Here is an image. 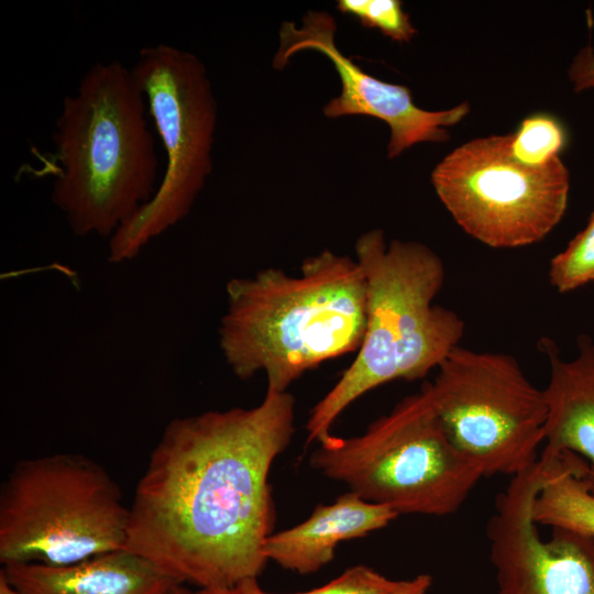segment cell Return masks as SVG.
I'll use <instances>...</instances> for the list:
<instances>
[{"label":"cell","mask_w":594,"mask_h":594,"mask_svg":"<svg viewBox=\"0 0 594 594\" xmlns=\"http://www.w3.org/2000/svg\"><path fill=\"white\" fill-rule=\"evenodd\" d=\"M336 30L333 16L326 12H309L299 28L284 22L273 65L280 69L294 54L305 50L326 55L341 79V92L324 106L323 114L330 119L364 114L385 121L391 129L388 157H396L419 142L447 141L446 128L459 123L469 113L468 102L442 111L417 107L406 86L380 80L345 56L336 45Z\"/></svg>","instance_id":"obj_11"},{"label":"cell","mask_w":594,"mask_h":594,"mask_svg":"<svg viewBox=\"0 0 594 594\" xmlns=\"http://www.w3.org/2000/svg\"><path fill=\"white\" fill-rule=\"evenodd\" d=\"M431 182L455 222L497 249L541 241L563 218L570 190L560 157L527 166L512 153V133L454 148L432 170Z\"/></svg>","instance_id":"obj_9"},{"label":"cell","mask_w":594,"mask_h":594,"mask_svg":"<svg viewBox=\"0 0 594 594\" xmlns=\"http://www.w3.org/2000/svg\"><path fill=\"white\" fill-rule=\"evenodd\" d=\"M166 154L153 198L109 240V261L136 256L190 211L211 170L217 102L207 70L193 53L158 43L140 50L132 67Z\"/></svg>","instance_id":"obj_7"},{"label":"cell","mask_w":594,"mask_h":594,"mask_svg":"<svg viewBox=\"0 0 594 594\" xmlns=\"http://www.w3.org/2000/svg\"><path fill=\"white\" fill-rule=\"evenodd\" d=\"M170 594H197V591L189 590L185 584H176Z\"/></svg>","instance_id":"obj_24"},{"label":"cell","mask_w":594,"mask_h":594,"mask_svg":"<svg viewBox=\"0 0 594 594\" xmlns=\"http://www.w3.org/2000/svg\"><path fill=\"white\" fill-rule=\"evenodd\" d=\"M337 8L396 42H409L417 33L398 0H340Z\"/></svg>","instance_id":"obj_18"},{"label":"cell","mask_w":594,"mask_h":594,"mask_svg":"<svg viewBox=\"0 0 594 594\" xmlns=\"http://www.w3.org/2000/svg\"><path fill=\"white\" fill-rule=\"evenodd\" d=\"M539 457L547 471L532 503L535 522L594 537V492L584 461L569 452Z\"/></svg>","instance_id":"obj_15"},{"label":"cell","mask_w":594,"mask_h":594,"mask_svg":"<svg viewBox=\"0 0 594 594\" xmlns=\"http://www.w3.org/2000/svg\"><path fill=\"white\" fill-rule=\"evenodd\" d=\"M294 420V396L272 391L252 408L170 420L136 484L124 549L198 590L257 578L275 520L270 471Z\"/></svg>","instance_id":"obj_1"},{"label":"cell","mask_w":594,"mask_h":594,"mask_svg":"<svg viewBox=\"0 0 594 594\" xmlns=\"http://www.w3.org/2000/svg\"><path fill=\"white\" fill-rule=\"evenodd\" d=\"M549 279L561 294L594 282V211L585 228L551 260Z\"/></svg>","instance_id":"obj_17"},{"label":"cell","mask_w":594,"mask_h":594,"mask_svg":"<svg viewBox=\"0 0 594 594\" xmlns=\"http://www.w3.org/2000/svg\"><path fill=\"white\" fill-rule=\"evenodd\" d=\"M432 584L428 574H419L413 579L402 580L399 586L391 594H426Z\"/></svg>","instance_id":"obj_22"},{"label":"cell","mask_w":594,"mask_h":594,"mask_svg":"<svg viewBox=\"0 0 594 594\" xmlns=\"http://www.w3.org/2000/svg\"><path fill=\"white\" fill-rule=\"evenodd\" d=\"M219 328L227 364L240 380L257 372L287 392L321 363L359 350L366 327V279L356 260L324 250L298 276L268 267L227 284Z\"/></svg>","instance_id":"obj_2"},{"label":"cell","mask_w":594,"mask_h":594,"mask_svg":"<svg viewBox=\"0 0 594 594\" xmlns=\"http://www.w3.org/2000/svg\"><path fill=\"white\" fill-rule=\"evenodd\" d=\"M546 471L539 458L495 499L486 536L496 594H594V537L551 528L542 540L534 520Z\"/></svg>","instance_id":"obj_10"},{"label":"cell","mask_w":594,"mask_h":594,"mask_svg":"<svg viewBox=\"0 0 594 594\" xmlns=\"http://www.w3.org/2000/svg\"><path fill=\"white\" fill-rule=\"evenodd\" d=\"M398 515L364 501L353 492L332 504L318 505L302 522L272 534L264 542L265 558L299 574L315 573L333 560L341 541L362 538L386 527Z\"/></svg>","instance_id":"obj_14"},{"label":"cell","mask_w":594,"mask_h":594,"mask_svg":"<svg viewBox=\"0 0 594 594\" xmlns=\"http://www.w3.org/2000/svg\"><path fill=\"white\" fill-rule=\"evenodd\" d=\"M429 391L451 441L484 476H515L539 459L548 408L543 389L514 356L454 346Z\"/></svg>","instance_id":"obj_8"},{"label":"cell","mask_w":594,"mask_h":594,"mask_svg":"<svg viewBox=\"0 0 594 594\" xmlns=\"http://www.w3.org/2000/svg\"><path fill=\"white\" fill-rule=\"evenodd\" d=\"M197 594H266V592L260 586L257 578H250L227 587L200 588L197 590Z\"/></svg>","instance_id":"obj_21"},{"label":"cell","mask_w":594,"mask_h":594,"mask_svg":"<svg viewBox=\"0 0 594 594\" xmlns=\"http://www.w3.org/2000/svg\"><path fill=\"white\" fill-rule=\"evenodd\" d=\"M400 582L402 580L388 579L370 566L359 564L346 569L320 587L288 594H391Z\"/></svg>","instance_id":"obj_19"},{"label":"cell","mask_w":594,"mask_h":594,"mask_svg":"<svg viewBox=\"0 0 594 594\" xmlns=\"http://www.w3.org/2000/svg\"><path fill=\"white\" fill-rule=\"evenodd\" d=\"M576 343L578 354L571 361L560 358L551 339L538 343L550 366L543 389L548 415L540 454L553 458L569 452L582 459L594 492V340L581 334Z\"/></svg>","instance_id":"obj_12"},{"label":"cell","mask_w":594,"mask_h":594,"mask_svg":"<svg viewBox=\"0 0 594 594\" xmlns=\"http://www.w3.org/2000/svg\"><path fill=\"white\" fill-rule=\"evenodd\" d=\"M355 256L366 279L364 338L354 361L311 409L307 443L327 442L338 417L367 392L395 380L425 377L464 332V321L454 311L433 305L444 266L429 246L387 243L375 229L358 239Z\"/></svg>","instance_id":"obj_4"},{"label":"cell","mask_w":594,"mask_h":594,"mask_svg":"<svg viewBox=\"0 0 594 594\" xmlns=\"http://www.w3.org/2000/svg\"><path fill=\"white\" fill-rule=\"evenodd\" d=\"M0 594H21L16 588H14L6 576L0 572Z\"/></svg>","instance_id":"obj_23"},{"label":"cell","mask_w":594,"mask_h":594,"mask_svg":"<svg viewBox=\"0 0 594 594\" xmlns=\"http://www.w3.org/2000/svg\"><path fill=\"white\" fill-rule=\"evenodd\" d=\"M129 507L84 454L18 461L0 488V562L66 566L125 548Z\"/></svg>","instance_id":"obj_6"},{"label":"cell","mask_w":594,"mask_h":594,"mask_svg":"<svg viewBox=\"0 0 594 594\" xmlns=\"http://www.w3.org/2000/svg\"><path fill=\"white\" fill-rule=\"evenodd\" d=\"M565 144V129L558 119L547 113L527 117L512 133V153L527 166H543L560 157Z\"/></svg>","instance_id":"obj_16"},{"label":"cell","mask_w":594,"mask_h":594,"mask_svg":"<svg viewBox=\"0 0 594 594\" xmlns=\"http://www.w3.org/2000/svg\"><path fill=\"white\" fill-rule=\"evenodd\" d=\"M568 75L575 92L594 89V50L590 44L574 56Z\"/></svg>","instance_id":"obj_20"},{"label":"cell","mask_w":594,"mask_h":594,"mask_svg":"<svg viewBox=\"0 0 594 594\" xmlns=\"http://www.w3.org/2000/svg\"><path fill=\"white\" fill-rule=\"evenodd\" d=\"M310 464L366 502L400 514L455 513L484 477L449 438L428 383L359 436H332Z\"/></svg>","instance_id":"obj_5"},{"label":"cell","mask_w":594,"mask_h":594,"mask_svg":"<svg viewBox=\"0 0 594 594\" xmlns=\"http://www.w3.org/2000/svg\"><path fill=\"white\" fill-rule=\"evenodd\" d=\"M0 572L21 594H170L179 584L125 549L66 566L11 563Z\"/></svg>","instance_id":"obj_13"},{"label":"cell","mask_w":594,"mask_h":594,"mask_svg":"<svg viewBox=\"0 0 594 594\" xmlns=\"http://www.w3.org/2000/svg\"><path fill=\"white\" fill-rule=\"evenodd\" d=\"M132 67L92 64L62 102L50 163L52 200L77 237L111 238L148 202L158 161Z\"/></svg>","instance_id":"obj_3"}]
</instances>
